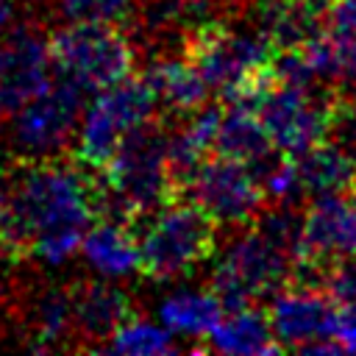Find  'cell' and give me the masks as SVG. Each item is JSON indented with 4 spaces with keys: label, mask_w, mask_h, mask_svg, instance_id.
<instances>
[{
    "label": "cell",
    "mask_w": 356,
    "mask_h": 356,
    "mask_svg": "<svg viewBox=\"0 0 356 356\" xmlns=\"http://www.w3.org/2000/svg\"><path fill=\"white\" fill-rule=\"evenodd\" d=\"M81 256L89 264V270L111 281L128 278L136 270H142L139 236L131 231L128 222L97 220L81 242Z\"/></svg>",
    "instance_id": "obj_14"
},
{
    "label": "cell",
    "mask_w": 356,
    "mask_h": 356,
    "mask_svg": "<svg viewBox=\"0 0 356 356\" xmlns=\"http://www.w3.org/2000/svg\"><path fill=\"white\" fill-rule=\"evenodd\" d=\"M337 339L342 350L356 353V300L339 306V323H337Z\"/></svg>",
    "instance_id": "obj_25"
},
{
    "label": "cell",
    "mask_w": 356,
    "mask_h": 356,
    "mask_svg": "<svg viewBox=\"0 0 356 356\" xmlns=\"http://www.w3.org/2000/svg\"><path fill=\"white\" fill-rule=\"evenodd\" d=\"M334 134H337V142H342L356 156V100L339 106V114H337V122H334Z\"/></svg>",
    "instance_id": "obj_24"
},
{
    "label": "cell",
    "mask_w": 356,
    "mask_h": 356,
    "mask_svg": "<svg viewBox=\"0 0 356 356\" xmlns=\"http://www.w3.org/2000/svg\"><path fill=\"white\" fill-rule=\"evenodd\" d=\"M156 95L150 83L142 78H122L100 92L92 95V100L83 106L78 136H75V153L83 167L103 170L106 161L114 156V150L131 136L136 128L153 122L156 114Z\"/></svg>",
    "instance_id": "obj_5"
},
{
    "label": "cell",
    "mask_w": 356,
    "mask_h": 356,
    "mask_svg": "<svg viewBox=\"0 0 356 356\" xmlns=\"http://www.w3.org/2000/svg\"><path fill=\"white\" fill-rule=\"evenodd\" d=\"M270 325L284 350L298 353H342L337 339L339 303L317 286L286 284L273 295Z\"/></svg>",
    "instance_id": "obj_11"
},
{
    "label": "cell",
    "mask_w": 356,
    "mask_h": 356,
    "mask_svg": "<svg viewBox=\"0 0 356 356\" xmlns=\"http://www.w3.org/2000/svg\"><path fill=\"white\" fill-rule=\"evenodd\" d=\"M303 195H350L356 189V156L342 142H320L298 156Z\"/></svg>",
    "instance_id": "obj_19"
},
{
    "label": "cell",
    "mask_w": 356,
    "mask_h": 356,
    "mask_svg": "<svg viewBox=\"0 0 356 356\" xmlns=\"http://www.w3.org/2000/svg\"><path fill=\"white\" fill-rule=\"evenodd\" d=\"M103 348L125 356H164L175 350V334L161 320L150 323L142 317H131L106 339Z\"/></svg>",
    "instance_id": "obj_22"
},
{
    "label": "cell",
    "mask_w": 356,
    "mask_h": 356,
    "mask_svg": "<svg viewBox=\"0 0 356 356\" xmlns=\"http://www.w3.org/2000/svg\"><path fill=\"white\" fill-rule=\"evenodd\" d=\"M184 56L197 67L220 100H239L270 70L275 44L256 25L231 28L209 19L186 39Z\"/></svg>",
    "instance_id": "obj_4"
},
{
    "label": "cell",
    "mask_w": 356,
    "mask_h": 356,
    "mask_svg": "<svg viewBox=\"0 0 356 356\" xmlns=\"http://www.w3.org/2000/svg\"><path fill=\"white\" fill-rule=\"evenodd\" d=\"M217 222L192 200L167 203L153 211L139 234L142 273L153 281H172L203 264L217 242Z\"/></svg>",
    "instance_id": "obj_6"
},
{
    "label": "cell",
    "mask_w": 356,
    "mask_h": 356,
    "mask_svg": "<svg viewBox=\"0 0 356 356\" xmlns=\"http://www.w3.org/2000/svg\"><path fill=\"white\" fill-rule=\"evenodd\" d=\"M181 192L217 225H250L267 203L256 170L220 153L206 156Z\"/></svg>",
    "instance_id": "obj_10"
},
{
    "label": "cell",
    "mask_w": 356,
    "mask_h": 356,
    "mask_svg": "<svg viewBox=\"0 0 356 356\" xmlns=\"http://www.w3.org/2000/svg\"><path fill=\"white\" fill-rule=\"evenodd\" d=\"M75 328V317H72V289L64 292L58 286L47 289L36 303H33V314H31V342L28 348L33 350H50L56 348L67 331Z\"/></svg>",
    "instance_id": "obj_21"
},
{
    "label": "cell",
    "mask_w": 356,
    "mask_h": 356,
    "mask_svg": "<svg viewBox=\"0 0 356 356\" xmlns=\"http://www.w3.org/2000/svg\"><path fill=\"white\" fill-rule=\"evenodd\" d=\"M56 81L50 39L17 25L0 42V117H11Z\"/></svg>",
    "instance_id": "obj_12"
},
{
    "label": "cell",
    "mask_w": 356,
    "mask_h": 356,
    "mask_svg": "<svg viewBox=\"0 0 356 356\" xmlns=\"http://www.w3.org/2000/svg\"><path fill=\"white\" fill-rule=\"evenodd\" d=\"M50 53L56 75L75 83L86 95H95L134 70V47L117 25L67 22V28L50 36Z\"/></svg>",
    "instance_id": "obj_7"
},
{
    "label": "cell",
    "mask_w": 356,
    "mask_h": 356,
    "mask_svg": "<svg viewBox=\"0 0 356 356\" xmlns=\"http://www.w3.org/2000/svg\"><path fill=\"white\" fill-rule=\"evenodd\" d=\"M239 100L256 108L275 150L295 159L334 134L342 106L328 86H292L275 81L270 70Z\"/></svg>",
    "instance_id": "obj_3"
},
{
    "label": "cell",
    "mask_w": 356,
    "mask_h": 356,
    "mask_svg": "<svg viewBox=\"0 0 356 356\" xmlns=\"http://www.w3.org/2000/svg\"><path fill=\"white\" fill-rule=\"evenodd\" d=\"M350 197H353V203H356V189H353V192H350Z\"/></svg>",
    "instance_id": "obj_27"
},
{
    "label": "cell",
    "mask_w": 356,
    "mask_h": 356,
    "mask_svg": "<svg viewBox=\"0 0 356 356\" xmlns=\"http://www.w3.org/2000/svg\"><path fill=\"white\" fill-rule=\"evenodd\" d=\"M97 181V217L128 222L159 211L172 203L181 189L167 159V134L147 122L136 128L114 150V156L100 170Z\"/></svg>",
    "instance_id": "obj_2"
},
{
    "label": "cell",
    "mask_w": 356,
    "mask_h": 356,
    "mask_svg": "<svg viewBox=\"0 0 356 356\" xmlns=\"http://www.w3.org/2000/svg\"><path fill=\"white\" fill-rule=\"evenodd\" d=\"M72 317L81 337L100 342L134 317V306L125 289H120L111 278H100L72 292Z\"/></svg>",
    "instance_id": "obj_15"
},
{
    "label": "cell",
    "mask_w": 356,
    "mask_h": 356,
    "mask_svg": "<svg viewBox=\"0 0 356 356\" xmlns=\"http://www.w3.org/2000/svg\"><path fill=\"white\" fill-rule=\"evenodd\" d=\"M292 270L295 259L256 225H250V231L231 242L214 267L211 289L225 303V309H236L284 289L292 281Z\"/></svg>",
    "instance_id": "obj_8"
},
{
    "label": "cell",
    "mask_w": 356,
    "mask_h": 356,
    "mask_svg": "<svg viewBox=\"0 0 356 356\" xmlns=\"http://www.w3.org/2000/svg\"><path fill=\"white\" fill-rule=\"evenodd\" d=\"M6 222H8V195L0 192V236L6 231Z\"/></svg>",
    "instance_id": "obj_26"
},
{
    "label": "cell",
    "mask_w": 356,
    "mask_h": 356,
    "mask_svg": "<svg viewBox=\"0 0 356 356\" xmlns=\"http://www.w3.org/2000/svg\"><path fill=\"white\" fill-rule=\"evenodd\" d=\"M136 0H56L64 22H92V25H120L134 14Z\"/></svg>",
    "instance_id": "obj_23"
},
{
    "label": "cell",
    "mask_w": 356,
    "mask_h": 356,
    "mask_svg": "<svg viewBox=\"0 0 356 356\" xmlns=\"http://www.w3.org/2000/svg\"><path fill=\"white\" fill-rule=\"evenodd\" d=\"M209 348L228 356H267L284 350L273 334L270 314H264L253 303L225 309L222 320L209 337Z\"/></svg>",
    "instance_id": "obj_18"
},
{
    "label": "cell",
    "mask_w": 356,
    "mask_h": 356,
    "mask_svg": "<svg viewBox=\"0 0 356 356\" xmlns=\"http://www.w3.org/2000/svg\"><path fill=\"white\" fill-rule=\"evenodd\" d=\"M303 256L337 264L356 256V203L345 195H317L303 211Z\"/></svg>",
    "instance_id": "obj_13"
},
{
    "label": "cell",
    "mask_w": 356,
    "mask_h": 356,
    "mask_svg": "<svg viewBox=\"0 0 356 356\" xmlns=\"http://www.w3.org/2000/svg\"><path fill=\"white\" fill-rule=\"evenodd\" d=\"M95 217L97 181L61 159L28 161L11 186L8 222L0 239L56 267L81 253Z\"/></svg>",
    "instance_id": "obj_1"
},
{
    "label": "cell",
    "mask_w": 356,
    "mask_h": 356,
    "mask_svg": "<svg viewBox=\"0 0 356 356\" xmlns=\"http://www.w3.org/2000/svg\"><path fill=\"white\" fill-rule=\"evenodd\" d=\"M145 81L150 83L156 103L172 114H192L200 106H206L211 89L197 72V67L186 56H164L150 64L145 72Z\"/></svg>",
    "instance_id": "obj_17"
},
{
    "label": "cell",
    "mask_w": 356,
    "mask_h": 356,
    "mask_svg": "<svg viewBox=\"0 0 356 356\" xmlns=\"http://www.w3.org/2000/svg\"><path fill=\"white\" fill-rule=\"evenodd\" d=\"M86 97L83 89L56 75L42 95L8 117L14 150L28 161L58 159L78 136Z\"/></svg>",
    "instance_id": "obj_9"
},
{
    "label": "cell",
    "mask_w": 356,
    "mask_h": 356,
    "mask_svg": "<svg viewBox=\"0 0 356 356\" xmlns=\"http://www.w3.org/2000/svg\"><path fill=\"white\" fill-rule=\"evenodd\" d=\"M214 153L228 156V159H239V161L256 167L275 153V145H273L264 122L259 120V114L250 103L225 100V106H220Z\"/></svg>",
    "instance_id": "obj_16"
},
{
    "label": "cell",
    "mask_w": 356,
    "mask_h": 356,
    "mask_svg": "<svg viewBox=\"0 0 356 356\" xmlns=\"http://www.w3.org/2000/svg\"><path fill=\"white\" fill-rule=\"evenodd\" d=\"M225 314V303L209 289H178L159 303V320L184 339H209Z\"/></svg>",
    "instance_id": "obj_20"
}]
</instances>
